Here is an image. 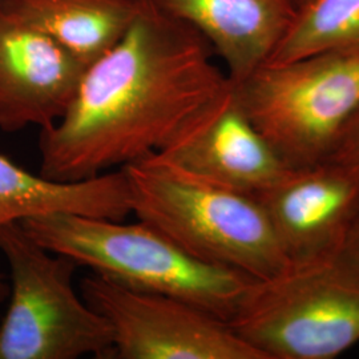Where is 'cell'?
Here are the masks:
<instances>
[{
	"instance_id": "cell-1",
	"label": "cell",
	"mask_w": 359,
	"mask_h": 359,
	"mask_svg": "<svg viewBox=\"0 0 359 359\" xmlns=\"http://www.w3.org/2000/svg\"><path fill=\"white\" fill-rule=\"evenodd\" d=\"M210 51L191 27L142 0L123 38L86 67L63 117L41 129L40 175L92 179L191 137L234 90Z\"/></svg>"
},
{
	"instance_id": "cell-2",
	"label": "cell",
	"mask_w": 359,
	"mask_h": 359,
	"mask_svg": "<svg viewBox=\"0 0 359 359\" xmlns=\"http://www.w3.org/2000/svg\"><path fill=\"white\" fill-rule=\"evenodd\" d=\"M53 253L135 292L170 295L231 322L257 280L204 262L149 224L75 213H50L20 221Z\"/></svg>"
},
{
	"instance_id": "cell-3",
	"label": "cell",
	"mask_w": 359,
	"mask_h": 359,
	"mask_svg": "<svg viewBox=\"0 0 359 359\" xmlns=\"http://www.w3.org/2000/svg\"><path fill=\"white\" fill-rule=\"evenodd\" d=\"M121 169L130 213L187 253L257 281L292 265L255 196L181 177L151 158Z\"/></svg>"
},
{
	"instance_id": "cell-4",
	"label": "cell",
	"mask_w": 359,
	"mask_h": 359,
	"mask_svg": "<svg viewBox=\"0 0 359 359\" xmlns=\"http://www.w3.org/2000/svg\"><path fill=\"white\" fill-rule=\"evenodd\" d=\"M233 86L245 115L287 167L316 165L359 109V46L264 63Z\"/></svg>"
},
{
	"instance_id": "cell-5",
	"label": "cell",
	"mask_w": 359,
	"mask_h": 359,
	"mask_svg": "<svg viewBox=\"0 0 359 359\" xmlns=\"http://www.w3.org/2000/svg\"><path fill=\"white\" fill-rule=\"evenodd\" d=\"M0 252L11 271L0 359L114 357L109 322L75 289V261L43 248L20 222L0 226Z\"/></svg>"
},
{
	"instance_id": "cell-6",
	"label": "cell",
	"mask_w": 359,
	"mask_h": 359,
	"mask_svg": "<svg viewBox=\"0 0 359 359\" xmlns=\"http://www.w3.org/2000/svg\"><path fill=\"white\" fill-rule=\"evenodd\" d=\"M265 359H333L359 344V277L337 259L253 283L231 322Z\"/></svg>"
},
{
	"instance_id": "cell-7",
	"label": "cell",
	"mask_w": 359,
	"mask_h": 359,
	"mask_svg": "<svg viewBox=\"0 0 359 359\" xmlns=\"http://www.w3.org/2000/svg\"><path fill=\"white\" fill-rule=\"evenodd\" d=\"M81 294L109 322L120 359H265L229 322L170 295L135 292L92 274Z\"/></svg>"
},
{
	"instance_id": "cell-8",
	"label": "cell",
	"mask_w": 359,
	"mask_h": 359,
	"mask_svg": "<svg viewBox=\"0 0 359 359\" xmlns=\"http://www.w3.org/2000/svg\"><path fill=\"white\" fill-rule=\"evenodd\" d=\"M256 198L292 265L330 261L359 213V180L325 160L289 169Z\"/></svg>"
},
{
	"instance_id": "cell-9",
	"label": "cell",
	"mask_w": 359,
	"mask_h": 359,
	"mask_svg": "<svg viewBox=\"0 0 359 359\" xmlns=\"http://www.w3.org/2000/svg\"><path fill=\"white\" fill-rule=\"evenodd\" d=\"M86 65L59 43L0 10V129L50 128L72 103Z\"/></svg>"
},
{
	"instance_id": "cell-10",
	"label": "cell",
	"mask_w": 359,
	"mask_h": 359,
	"mask_svg": "<svg viewBox=\"0 0 359 359\" xmlns=\"http://www.w3.org/2000/svg\"><path fill=\"white\" fill-rule=\"evenodd\" d=\"M148 158L181 177L255 197L292 169L245 115L234 90L203 128Z\"/></svg>"
},
{
	"instance_id": "cell-11",
	"label": "cell",
	"mask_w": 359,
	"mask_h": 359,
	"mask_svg": "<svg viewBox=\"0 0 359 359\" xmlns=\"http://www.w3.org/2000/svg\"><path fill=\"white\" fill-rule=\"evenodd\" d=\"M201 35L233 84L264 65L294 18V0H152Z\"/></svg>"
},
{
	"instance_id": "cell-12",
	"label": "cell",
	"mask_w": 359,
	"mask_h": 359,
	"mask_svg": "<svg viewBox=\"0 0 359 359\" xmlns=\"http://www.w3.org/2000/svg\"><path fill=\"white\" fill-rule=\"evenodd\" d=\"M142 0H1L0 10L35 27L83 65L123 38Z\"/></svg>"
},
{
	"instance_id": "cell-13",
	"label": "cell",
	"mask_w": 359,
	"mask_h": 359,
	"mask_svg": "<svg viewBox=\"0 0 359 359\" xmlns=\"http://www.w3.org/2000/svg\"><path fill=\"white\" fill-rule=\"evenodd\" d=\"M359 46V0H309L265 63L280 65Z\"/></svg>"
},
{
	"instance_id": "cell-14",
	"label": "cell",
	"mask_w": 359,
	"mask_h": 359,
	"mask_svg": "<svg viewBox=\"0 0 359 359\" xmlns=\"http://www.w3.org/2000/svg\"><path fill=\"white\" fill-rule=\"evenodd\" d=\"M76 192L69 182L46 179L0 154V226L71 210Z\"/></svg>"
},
{
	"instance_id": "cell-15",
	"label": "cell",
	"mask_w": 359,
	"mask_h": 359,
	"mask_svg": "<svg viewBox=\"0 0 359 359\" xmlns=\"http://www.w3.org/2000/svg\"><path fill=\"white\" fill-rule=\"evenodd\" d=\"M326 160L345 168L359 180V109L341 130Z\"/></svg>"
},
{
	"instance_id": "cell-16",
	"label": "cell",
	"mask_w": 359,
	"mask_h": 359,
	"mask_svg": "<svg viewBox=\"0 0 359 359\" xmlns=\"http://www.w3.org/2000/svg\"><path fill=\"white\" fill-rule=\"evenodd\" d=\"M335 259L359 277V213Z\"/></svg>"
},
{
	"instance_id": "cell-17",
	"label": "cell",
	"mask_w": 359,
	"mask_h": 359,
	"mask_svg": "<svg viewBox=\"0 0 359 359\" xmlns=\"http://www.w3.org/2000/svg\"><path fill=\"white\" fill-rule=\"evenodd\" d=\"M8 293V286L3 281V277L0 274V301L4 299V297Z\"/></svg>"
},
{
	"instance_id": "cell-18",
	"label": "cell",
	"mask_w": 359,
	"mask_h": 359,
	"mask_svg": "<svg viewBox=\"0 0 359 359\" xmlns=\"http://www.w3.org/2000/svg\"><path fill=\"white\" fill-rule=\"evenodd\" d=\"M309 0H294L295 6H297V8H299L301 6H304L305 3H308Z\"/></svg>"
},
{
	"instance_id": "cell-19",
	"label": "cell",
	"mask_w": 359,
	"mask_h": 359,
	"mask_svg": "<svg viewBox=\"0 0 359 359\" xmlns=\"http://www.w3.org/2000/svg\"><path fill=\"white\" fill-rule=\"evenodd\" d=\"M0 6H1V0H0Z\"/></svg>"
}]
</instances>
